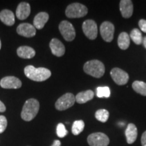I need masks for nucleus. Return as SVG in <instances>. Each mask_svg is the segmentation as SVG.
Listing matches in <instances>:
<instances>
[{"label":"nucleus","mask_w":146,"mask_h":146,"mask_svg":"<svg viewBox=\"0 0 146 146\" xmlns=\"http://www.w3.org/2000/svg\"><path fill=\"white\" fill-rule=\"evenodd\" d=\"M25 74L29 79L37 82L46 81L52 75V72L49 69L42 67L35 68L32 65L25 67Z\"/></svg>","instance_id":"obj_1"},{"label":"nucleus","mask_w":146,"mask_h":146,"mask_svg":"<svg viewBox=\"0 0 146 146\" xmlns=\"http://www.w3.org/2000/svg\"><path fill=\"white\" fill-rule=\"evenodd\" d=\"M110 75L115 83L118 85H125L129 81V76L127 72L119 68H114L110 71Z\"/></svg>","instance_id":"obj_10"},{"label":"nucleus","mask_w":146,"mask_h":146,"mask_svg":"<svg viewBox=\"0 0 146 146\" xmlns=\"http://www.w3.org/2000/svg\"><path fill=\"white\" fill-rule=\"evenodd\" d=\"M51 146H61V142L60 140H55Z\"/></svg>","instance_id":"obj_32"},{"label":"nucleus","mask_w":146,"mask_h":146,"mask_svg":"<svg viewBox=\"0 0 146 146\" xmlns=\"http://www.w3.org/2000/svg\"><path fill=\"white\" fill-rule=\"evenodd\" d=\"M56 133L57 135L60 138H63L68 134V131L66 129L65 126L62 123H59L56 128Z\"/></svg>","instance_id":"obj_27"},{"label":"nucleus","mask_w":146,"mask_h":146,"mask_svg":"<svg viewBox=\"0 0 146 146\" xmlns=\"http://www.w3.org/2000/svg\"><path fill=\"white\" fill-rule=\"evenodd\" d=\"M125 136L129 144H132L136 141L137 137V129L133 123L129 124L125 131Z\"/></svg>","instance_id":"obj_16"},{"label":"nucleus","mask_w":146,"mask_h":146,"mask_svg":"<svg viewBox=\"0 0 146 146\" xmlns=\"http://www.w3.org/2000/svg\"><path fill=\"white\" fill-rule=\"evenodd\" d=\"M49 15L46 12H39L35 16L33 21V26L35 29L40 30L44 27L45 25L48 21Z\"/></svg>","instance_id":"obj_17"},{"label":"nucleus","mask_w":146,"mask_h":146,"mask_svg":"<svg viewBox=\"0 0 146 146\" xmlns=\"http://www.w3.org/2000/svg\"><path fill=\"white\" fill-rule=\"evenodd\" d=\"M0 85L4 89H19L22 87V82L15 76H9L3 77L0 81Z\"/></svg>","instance_id":"obj_11"},{"label":"nucleus","mask_w":146,"mask_h":146,"mask_svg":"<svg viewBox=\"0 0 146 146\" xmlns=\"http://www.w3.org/2000/svg\"><path fill=\"white\" fill-rule=\"evenodd\" d=\"M139 26L142 31L146 33V21L144 19H141L139 21Z\"/></svg>","instance_id":"obj_29"},{"label":"nucleus","mask_w":146,"mask_h":146,"mask_svg":"<svg viewBox=\"0 0 146 146\" xmlns=\"http://www.w3.org/2000/svg\"><path fill=\"white\" fill-rule=\"evenodd\" d=\"M143 43L144 47H145V48L146 49V36H145V37L143 38Z\"/></svg>","instance_id":"obj_33"},{"label":"nucleus","mask_w":146,"mask_h":146,"mask_svg":"<svg viewBox=\"0 0 146 146\" xmlns=\"http://www.w3.org/2000/svg\"><path fill=\"white\" fill-rule=\"evenodd\" d=\"M120 10L125 18L131 17L133 13V4L131 0H121L120 1Z\"/></svg>","instance_id":"obj_14"},{"label":"nucleus","mask_w":146,"mask_h":146,"mask_svg":"<svg viewBox=\"0 0 146 146\" xmlns=\"http://www.w3.org/2000/svg\"><path fill=\"white\" fill-rule=\"evenodd\" d=\"M100 34L102 39L106 42H111L114 38V26L110 22L105 21L100 26Z\"/></svg>","instance_id":"obj_9"},{"label":"nucleus","mask_w":146,"mask_h":146,"mask_svg":"<svg viewBox=\"0 0 146 146\" xmlns=\"http://www.w3.org/2000/svg\"><path fill=\"white\" fill-rule=\"evenodd\" d=\"M59 31L66 41H72L75 38V29L68 21H62L59 25Z\"/></svg>","instance_id":"obj_6"},{"label":"nucleus","mask_w":146,"mask_h":146,"mask_svg":"<svg viewBox=\"0 0 146 146\" xmlns=\"http://www.w3.org/2000/svg\"><path fill=\"white\" fill-rule=\"evenodd\" d=\"M39 103L35 99H29L25 102L21 112V118L25 121H31L38 114Z\"/></svg>","instance_id":"obj_2"},{"label":"nucleus","mask_w":146,"mask_h":146,"mask_svg":"<svg viewBox=\"0 0 146 146\" xmlns=\"http://www.w3.org/2000/svg\"><path fill=\"white\" fill-rule=\"evenodd\" d=\"M17 33L25 37H33L36 34V29L29 23H22L16 29Z\"/></svg>","instance_id":"obj_12"},{"label":"nucleus","mask_w":146,"mask_h":146,"mask_svg":"<svg viewBox=\"0 0 146 146\" xmlns=\"http://www.w3.org/2000/svg\"><path fill=\"white\" fill-rule=\"evenodd\" d=\"M85 128V123L83 120H76L73 123L72 127V133L74 135H78L83 131Z\"/></svg>","instance_id":"obj_24"},{"label":"nucleus","mask_w":146,"mask_h":146,"mask_svg":"<svg viewBox=\"0 0 146 146\" xmlns=\"http://www.w3.org/2000/svg\"><path fill=\"white\" fill-rule=\"evenodd\" d=\"M87 142L90 146H108L110 139L104 133H94L88 136Z\"/></svg>","instance_id":"obj_7"},{"label":"nucleus","mask_w":146,"mask_h":146,"mask_svg":"<svg viewBox=\"0 0 146 146\" xmlns=\"http://www.w3.org/2000/svg\"><path fill=\"white\" fill-rule=\"evenodd\" d=\"M130 37L136 45H140L143 42L142 34L140 30H139L138 29H133L132 31L131 32Z\"/></svg>","instance_id":"obj_23"},{"label":"nucleus","mask_w":146,"mask_h":146,"mask_svg":"<svg viewBox=\"0 0 146 146\" xmlns=\"http://www.w3.org/2000/svg\"><path fill=\"white\" fill-rule=\"evenodd\" d=\"M50 47L52 54L57 57H61L65 54L64 45L58 39H52L50 41Z\"/></svg>","instance_id":"obj_13"},{"label":"nucleus","mask_w":146,"mask_h":146,"mask_svg":"<svg viewBox=\"0 0 146 146\" xmlns=\"http://www.w3.org/2000/svg\"><path fill=\"white\" fill-rule=\"evenodd\" d=\"M8 125V121L4 116H0V134L3 133L6 129Z\"/></svg>","instance_id":"obj_28"},{"label":"nucleus","mask_w":146,"mask_h":146,"mask_svg":"<svg viewBox=\"0 0 146 146\" xmlns=\"http://www.w3.org/2000/svg\"><path fill=\"white\" fill-rule=\"evenodd\" d=\"M141 141L142 146H146V131H145L142 135Z\"/></svg>","instance_id":"obj_30"},{"label":"nucleus","mask_w":146,"mask_h":146,"mask_svg":"<svg viewBox=\"0 0 146 146\" xmlns=\"http://www.w3.org/2000/svg\"><path fill=\"white\" fill-rule=\"evenodd\" d=\"M88 10L87 7L81 3H71L66 9V16L70 18H82L87 15Z\"/></svg>","instance_id":"obj_4"},{"label":"nucleus","mask_w":146,"mask_h":146,"mask_svg":"<svg viewBox=\"0 0 146 146\" xmlns=\"http://www.w3.org/2000/svg\"><path fill=\"white\" fill-rule=\"evenodd\" d=\"M96 118L102 123H106L109 118V112L108 111L104 109L98 110L96 111V114H95Z\"/></svg>","instance_id":"obj_25"},{"label":"nucleus","mask_w":146,"mask_h":146,"mask_svg":"<svg viewBox=\"0 0 146 146\" xmlns=\"http://www.w3.org/2000/svg\"><path fill=\"white\" fill-rule=\"evenodd\" d=\"M31 14L30 4L27 2H22L18 5L16 15L19 20H25Z\"/></svg>","instance_id":"obj_15"},{"label":"nucleus","mask_w":146,"mask_h":146,"mask_svg":"<svg viewBox=\"0 0 146 146\" xmlns=\"http://www.w3.org/2000/svg\"><path fill=\"white\" fill-rule=\"evenodd\" d=\"M17 54L21 58L31 59L35 56V51L31 47L21 46L18 48Z\"/></svg>","instance_id":"obj_19"},{"label":"nucleus","mask_w":146,"mask_h":146,"mask_svg":"<svg viewBox=\"0 0 146 146\" xmlns=\"http://www.w3.org/2000/svg\"><path fill=\"white\" fill-rule=\"evenodd\" d=\"M5 110H6V108H5L4 104L1 101H0V112H5Z\"/></svg>","instance_id":"obj_31"},{"label":"nucleus","mask_w":146,"mask_h":146,"mask_svg":"<svg viewBox=\"0 0 146 146\" xmlns=\"http://www.w3.org/2000/svg\"><path fill=\"white\" fill-rule=\"evenodd\" d=\"M83 70L85 73L95 78H100L105 73L104 64L98 60H92L84 64Z\"/></svg>","instance_id":"obj_3"},{"label":"nucleus","mask_w":146,"mask_h":146,"mask_svg":"<svg viewBox=\"0 0 146 146\" xmlns=\"http://www.w3.org/2000/svg\"><path fill=\"white\" fill-rule=\"evenodd\" d=\"M133 90L141 96H146V83L143 81H135L132 84Z\"/></svg>","instance_id":"obj_22"},{"label":"nucleus","mask_w":146,"mask_h":146,"mask_svg":"<svg viewBox=\"0 0 146 146\" xmlns=\"http://www.w3.org/2000/svg\"><path fill=\"white\" fill-rule=\"evenodd\" d=\"M0 20L8 26H12L15 23V16L12 11L3 10L0 12Z\"/></svg>","instance_id":"obj_18"},{"label":"nucleus","mask_w":146,"mask_h":146,"mask_svg":"<svg viewBox=\"0 0 146 146\" xmlns=\"http://www.w3.org/2000/svg\"><path fill=\"white\" fill-rule=\"evenodd\" d=\"M1 40H0V50H1Z\"/></svg>","instance_id":"obj_34"},{"label":"nucleus","mask_w":146,"mask_h":146,"mask_svg":"<svg viewBox=\"0 0 146 146\" xmlns=\"http://www.w3.org/2000/svg\"><path fill=\"white\" fill-rule=\"evenodd\" d=\"M118 45L121 50H125L130 45V37L126 32H123L119 35L118 38Z\"/></svg>","instance_id":"obj_21"},{"label":"nucleus","mask_w":146,"mask_h":146,"mask_svg":"<svg viewBox=\"0 0 146 146\" xmlns=\"http://www.w3.org/2000/svg\"><path fill=\"white\" fill-rule=\"evenodd\" d=\"M83 31L85 35L91 40L96 39L98 36V26L93 20H87L83 23Z\"/></svg>","instance_id":"obj_8"},{"label":"nucleus","mask_w":146,"mask_h":146,"mask_svg":"<svg viewBox=\"0 0 146 146\" xmlns=\"http://www.w3.org/2000/svg\"><path fill=\"white\" fill-rule=\"evenodd\" d=\"M94 93L91 90H87L78 93L75 97L76 102L78 104H85L94 98Z\"/></svg>","instance_id":"obj_20"},{"label":"nucleus","mask_w":146,"mask_h":146,"mask_svg":"<svg viewBox=\"0 0 146 146\" xmlns=\"http://www.w3.org/2000/svg\"><path fill=\"white\" fill-rule=\"evenodd\" d=\"M96 95L100 98H108L110 96V90L108 87H98L96 89Z\"/></svg>","instance_id":"obj_26"},{"label":"nucleus","mask_w":146,"mask_h":146,"mask_svg":"<svg viewBox=\"0 0 146 146\" xmlns=\"http://www.w3.org/2000/svg\"><path fill=\"white\" fill-rule=\"evenodd\" d=\"M75 97L71 93H67L62 96L60 97L56 104V108L59 111H63L70 108L75 103Z\"/></svg>","instance_id":"obj_5"}]
</instances>
